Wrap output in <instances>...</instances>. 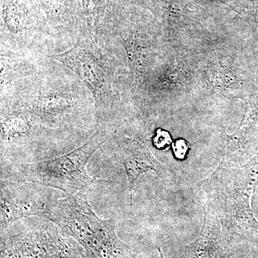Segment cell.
<instances>
[{
    "label": "cell",
    "mask_w": 258,
    "mask_h": 258,
    "mask_svg": "<svg viewBox=\"0 0 258 258\" xmlns=\"http://www.w3.org/2000/svg\"><path fill=\"white\" fill-rule=\"evenodd\" d=\"M105 142V134L97 132L64 155L33 162L1 163V180L34 183L60 189L66 195L88 196L96 179L88 174L87 164Z\"/></svg>",
    "instance_id": "6da1fadb"
},
{
    "label": "cell",
    "mask_w": 258,
    "mask_h": 258,
    "mask_svg": "<svg viewBox=\"0 0 258 258\" xmlns=\"http://www.w3.org/2000/svg\"><path fill=\"white\" fill-rule=\"evenodd\" d=\"M46 219L79 242L86 258H135L131 247L115 233V220L100 218L88 203V196L57 199Z\"/></svg>",
    "instance_id": "7a4b0ae2"
},
{
    "label": "cell",
    "mask_w": 258,
    "mask_h": 258,
    "mask_svg": "<svg viewBox=\"0 0 258 258\" xmlns=\"http://www.w3.org/2000/svg\"><path fill=\"white\" fill-rule=\"evenodd\" d=\"M1 233V258H86L79 242L47 219L15 233Z\"/></svg>",
    "instance_id": "3957f363"
},
{
    "label": "cell",
    "mask_w": 258,
    "mask_h": 258,
    "mask_svg": "<svg viewBox=\"0 0 258 258\" xmlns=\"http://www.w3.org/2000/svg\"><path fill=\"white\" fill-rule=\"evenodd\" d=\"M50 187L34 183L1 180V232L23 218L46 219L57 199Z\"/></svg>",
    "instance_id": "277c9868"
},
{
    "label": "cell",
    "mask_w": 258,
    "mask_h": 258,
    "mask_svg": "<svg viewBox=\"0 0 258 258\" xmlns=\"http://www.w3.org/2000/svg\"><path fill=\"white\" fill-rule=\"evenodd\" d=\"M82 80L91 90L96 101H103L111 92L106 71L85 45L79 41L74 47L63 53L52 56Z\"/></svg>",
    "instance_id": "5b68a950"
},
{
    "label": "cell",
    "mask_w": 258,
    "mask_h": 258,
    "mask_svg": "<svg viewBox=\"0 0 258 258\" xmlns=\"http://www.w3.org/2000/svg\"><path fill=\"white\" fill-rule=\"evenodd\" d=\"M118 161L124 167L128 181L130 192V206L133 203V190L140 176L152 170L161 176V170L164 168L156 159L147 147L139 145L127 146L120 148L118 152Z\"/></svg>",
    "instance_id": "8992f818"
},
{
    "label": "cell",
    "mask_w": 258,
    "mask_h": 258,
    "mask_svg": "<svg viewBox=\"0 0 258 258\" xmlns=\"http://www.w3.org/2000/svg\"><path fill=\"white\" fill-rule=\"evenodd\" d=\"M210 225L208 226L206 220L204 225L201 235L198 240L186 247V258H217V244L215 237L210 235Z\"/></svg>",
    "instance_id": "52a82bcc"
},
{
    "label": "cell",
    "mask_w": 258,
    "mask_h": 258,
    "mask_svg": "<svg viewBox=\"0 0 258 258\" xmlns=\"http://www.w3.org/2000/svg\"><path fill=\"white\" fill-rule=\"evenodd\" d=\"M153 144L154 147L160 150L167 149L173 144L170 134L164 129H158L155 137L153 139Z\"/></svg>",
    "instance_id": "ba28073f"
},
{
    "label": "cell",
    "mask_w": 258,
    "mask_h": 258,
    "mask_svg": "<svg viewBox=\"0 0 258 258\" xmlns=\"http://www.w3.org/2000/svg\"><path fill=\"white\" fill-rule=\"evenodd\" d=\"M173 152L176 159L184 160L190 150L189 144L183 139H177L172 144Z\"/></svg>",
    "instance_id": "9c48e42d"
},
{
    "label": "cell",
    "mask_w": 258,
    "mask_h": 258,
    "mask_svg": "<svg viewBox=\"0 0 258 258\" xmlns=\"http://www.w3.org/2000/svg\"><path fill=\"white\" fill-rule=\"evenodd\" d=\"M83 8L88 16H95L101 9L103 0H82Z\"/></svg>",
    "instance_id": "30bf717a"
},
{
    "label": "cell",
    "mask_w": 258,
    "mask_h": 258,
    "mask_svg": "<svg viewBox=\"0 0 258 258\" xmlns=\"http://www.w3.org/2000/svg\"><path fill=\"white\" fill-rule=\"evenodd\" d=\"M62 1L63 0H40L44 8L51 15H57L60 13L62 8Z\"/></svg>",
    "instance_id": "8fae6325"
}]
</instances>
